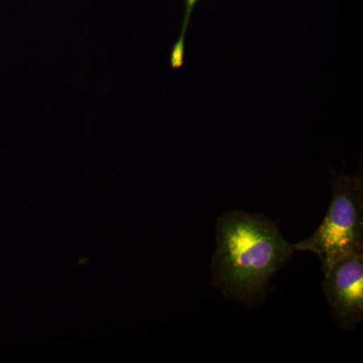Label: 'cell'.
Here are the masks:
<instances>
[{"label":"cell","mask_w":363,"mask_h":363,"mask_svg":"<svg viewBox=\"0 0 363 363\" xmlns=\"http://www.w3.org/2000/svg\"><path fill=\"white\" fill-rule=\"evenodd\" d=\"M212 285L245 305L262 301L269 281L296 252L264 215L231 210L216 223Z\"/></svg>","instance_id":"obj_1"},{"label":"cell","mask_w":363,"mask_h":363,"mask_svg":"<svg viewBox=\"0 0 363 363\" xmlns=\"http://www.w3.org/2000/svg\"><path fill=\"white\" fill-rule=\"evenodd\" d=\"M331 187L330 204L321 225L293 245L296 252L317 255L324 274L343 255L363 252L362 173L335 176Z\"/></svg>","instance_id":"obj_2"},{"label":"cell","mask_w":363,"mask_h":363,"mask_svg":"<svg viewBox=\"0 0 363 363\" xmlns=\"http://www.w3.org/2000/svg\"><path fill=\"white\" fill-rule=\"evenodd\" d=\"M198 0H185L186 9L185 16H184L183 25H182V30L179 39L177 40L176 45H174L173 51L171 54V66L174 69L180 68L183 66L184 62V52H185V37L186 32L189 23H190L191 14H192L193 9L195 4H197Z\"/></svg>","instance_id":"obj_4"},{"label":"cell","mask_w":363,"mask_h":363,"mask_svg":"<svg viewBox=\"0 0 363 363\" xmlns=\"http://www.w3.org/2000/svg\"><path fill=\"white\" fill-rule=\"evenodd\" d=\"M324 276L322 290L334 321L354 330L363 319V252L343 255Z\"/></svg>","instance_id":"obj_3"}]
</instances>
